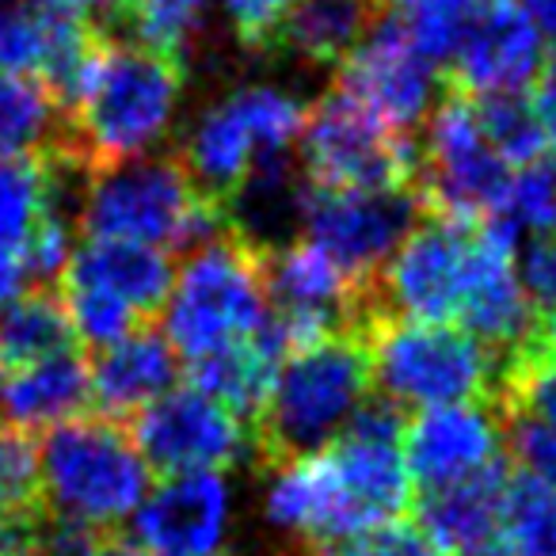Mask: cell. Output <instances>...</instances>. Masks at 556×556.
<instances>
[{
  "instance_id": "3957f363",
  "label": "cell",
  "mask_w": 556,
  "mask_h": 556,
  "mask_svg": "<svg viewBox=\"0 0 556 556\" xmlns=\"http://www.w3.org/2000/svg\"><path fill=\"white\" fill-rule=\"evenodd\" d=\"M85 240H130L149 248H194L225 237V210L202 199L176 156H130L88 172L77 206Z\"/></svg>"
},
{
  "instance_id": "484cf974",
  "label": "cell",
  "mask_w": 556,
  "mask_h": 556,
  "mask_svg": "<svg viewBox=\"0 0 556 556\" xmlns=\"http://www.w3.org/2000/svg\"><path fill=\"white\" fill-rule=\"evenodd\" d=\"M202 12H206V0H123L118 24L126 27V39L187 62L191 47L199 42Z\"/></svg>"
},
{
  "instance_id": "bcb514c9",
  "label": "cell",
  "mask_w": 556,
  "mask_h": 556,
  "mask_svg": "<svg viewBox=\"0 0 556 556\" xmlns=\"http://www.w3.org/2000/svg\"><path fill=\"white\" fill-rule=\"evenodd\" d=\"M0 366H4V358H0Z\"/></svg>"
},
{
  "instance_id": "8992f818",
  "label": "cell",
  "mask_w": 556,
  "mask_h": 556,
  "mask_svg": "<svg viewBox=\"0 0 556 556\" xmlns=\"http://www.w3.org/2000/svg\"><path fill=\"white\" fill-rule=\"evenodd\" d=\"M267 320L263 255L232 232L194 248L164 305V336L179 358L210 355L255 336Z\"/></svg>"
},
{
  "instance_id": "b9f144b4",
  "label": "cell",
  "mask_w": 556,
  "mask_h": 556,
  "mask_svg": "<svg viewBox=\"0 0 556 556\" xmlns=\"http://www.w3.org/2000/svg\"><path fill=\"white\" fill-rule=\"evenodd\" d=\"M530 348L538 351V355H545V358H553V363H556V313H548L545 320L538 317V328H533Z\"/></svg>"
},
{
  "instance_id": "9c48e42d",
  "label": "cell",
  "mask_w": 556,
  "mask_h": 556,
  "mask_svg": "<svg viewBox=\"0 0 556 556\" xmlns=\"http://www.w3.org/2000/svg\"><path fill=\"white\" fill-rule=\"evenodd\" d=\"M477 260V225L427 214L374 278V305L389 320H457Z\"/></svg>"
},
{
  "instance_id": "e0dca14e",
  "label": "cell",
  "mask_w": 556,
  "mask_h": 556,
  "mask_svg": "<svg viewBox=\"0 0 556 556\" xmlns=\"http://www.w3.org/2000/svg\"><path fill=\"white\" fill-rule=\"evenodd\" d=\"M62 282L118 298L126 309L153 325L156 313L168 305L176 270H172V255L161 248L130 244V240H85L80 248H73Z\"/></svg>"
},
{
  "instance_id": "836d02e7",
  "label": "cell",
  "mask_w": 556,
  "mask_h": 556,
  "mask_svg": "<svg viewBox=\"0 0 556 556\" xmlns=\"http://www.w3.org/2000/svg\"><path fill=\"white\" fill-rule=\"evenodd\" d=\"M500 419H503V434H507V450L518 469H522V477H533L541 484L556 488V431H548V427L522 416H500Z\"/></svg>"
},
{
  "instance_id": "7bdbcfd3",
  "label": "cell",
  "mask_w": 556,
  "mask_h": 556,
  "mask_svg": "<svg viewBox=\"0 0 556 556\" xmlns=\"http://www.w3.org/2000/svg\"><path fill=\"white\" fill-rule=\"evenodd\" d=\"M88 556H141V548L134 545V541H126L123 533L108 530L100 541H96V548Z\"/></svg>"
},
{
  "instance_id": "30bf717a",
  "label": "cell",
  "mask_w": 556,
  "mask_h": 556,
  "mask_svg": "<svg viewBox=\"0 0 556 556\" xmlns=\"http://www.w3.org/2000/svg\"><path fill=\"white\" fill-rule=\"evenodd\" d=\"M427 217L412 187L404 191H328L309 184L302 240L328 255L355 282H374L389 255Z\"/></svg>"
},
{
  "instance_id": "1f68e13d",
  "label": "cell",
  "mask_w": 556,
  "mask_h": 556,
  "mask_svg": "<svg viewBox=\"0 0 556 556\" xmlns=\"http://www.w3.org/2000/svg\"><path fill=\"white\" fill-rule=\"evenodd\" d=\"M58 294H62L65 313H70L73 336H77L80 343H88V348H96V351L111 348V343L126 340V336H134L138 328L149 325V320H141L134 309H126L118 298L100 294V290L70 287V282H62V287H58Z\"/></svg>"
},
{
  "instance_id": "277c9868",
  "label": "cell",
  "mask_w": 556,
  "mask_h": 556,
  "mask_svg": "<svg viewBox=\"0 0 556 556\" xmlns=\"http://www.w3.org/2000/svg\"><path fill=\"white\" fill-rule=\"evenodd\" d=\"M366 348L378 396L401 412L469 401L495 404L503 358L465 328L378 317L366 332Z\"/></svg>"
},
{
  "instance_id": "ba28073f",
  "label": "cell",
  "mask_w": 556,
  "mask_h": 556,
  "mask_svg": "<svg viewBox=\"0 0 556 556\" xmlns=\"http://www.w3.org/2000/svg\"><path fill=\"white\" fill-rule=\"evenodd\" d=\"M510 187V168L488 146L472 100L446 85V100L434 108L419 146L416 194L427 214L480 225L500 214Z\"/></svg>"
},
{
  "instance_id": "4dcf8cb0",
  "label": "cell",
  "mask_w": 556,
  "mask_h": 556,
  "mask_svg": "<svg viewBox=\"0 0 556 556\" xmlns=\"http://www.w3.org/2000/svg\"><path fill=\"white\" fill-rule=\"evenodd\" d=\"M500 222L518 232H533L538 240L556 237V161H533L518 176H510L507 199L500 206Z\"/></svg>"
},
{
  "instance_id": "d590c367",
  "label": "cell",
  "mask_w": 556,
  "mask_h": 556,
  "mask_svg": "<svg viewBox=\"0 0 556 556\" xmlns=\"http://www.w3.org/2000/svg\"><path fill=\"white\" fill-rule=\"evenodd\" d=\"M522 287L533 305L556 313V237L533 240L522 255Z\"/></svg>"
},
{
  "instance_id": "8fae6325",
  "label": "cell",
  "mask_w": 556,
  "mask_h": 556,
  "mask_svg": "<svg viewBox=\"0 0 556 556\" xmlns=\"http://www.w3.org/2000/svg\"><path fill=\"white\" fill-rule=\"evenodd\" d=\"M126 431L149 469L164 477L229 469L252 450V431L229 408L191 386L164 393L146 412H138Z\"/></svg>"
},
{
  "instance_id": "6da1fadb",
  "label": "cell",
  "mask_w": 556,
  "mask_h": 556,
  "mask_svg": "<svg viewBox=\"0 0 556 556\" xmlns=\"http://www.w3.org/2000/svg\"><path fill=\"white\" fill-rule=\"evenodd\" d=\"M187 62L134 39H118L108 27L96 65L65 115L58 156L80 168L146 156L172 130L179 96H184Z\"/></svg>"
},
{
  "instance_id": "d6986e66",
  "label": "cell",
  "mask_w": 556,
  "mask_h": 556,
  "mask_svg": "<svg viewBox=\"0 0 556 556\" xmlns=\"http://www.w3.org/2000/svg\"><path fill=\"white\" fill-rule=\"evenodd\" d=\"M260 156L267 153H263L237 96H229V100H222L217 108H206L194 118L191 130L179 141L176 161L184 164V172L199 187L202 199L225 206V199L244 184V176Z\"/></svg>"
},
{
  "instance_id": "4316f807",
  "label": "cell",
  "mask_w": 556,
  "mask_h": 556,
  "mask_svg": "<svg viewBox=\"0 0 556 556\" xmlns=\"http://www.w3.org/2000/svg\"><path fill=\"white\" fill-rule=\"evenodd\" d=\"M47 507L42 454L31 431L0 424V526H16Z\"/></svg>"
},
{
  "instance_id": "83f0119b",
  "label": "cell",
  "mask_w": 556,
  "mask_h": 556,
  "mask_svg": "<svg viewBox=\"0 0 556 556\" xmlns=\"http://www.w3.org/2000/svg\"><path fill=\"white\" fill-rule=\"evenodd\" d=\"M500 416H522L556 431V363L533 348L518 351L503 363L500 389H495Z\"/></svg>"
},
{
  "instance_id": "603a6c76",
  "label": "cell",
  "mask_w": 556,
  "mask_h": 556,
  "mask_svg": "<svg viewBox=\"0 0 556 556\" xmlns=\"http://www.w3.org/2000/svg\"><path fill=\"white\" fill-rule=\"evenodd\" d=\"M73 343L77 336H73L65 302L50 287H27L0 317V358L9 370L42 363L50 355H65L73 351Z\"/></svg>"
},
{
  "instance_id": "5bb4252c",
  "label": "cell",
  "mask_w": 556,
  "mask_h": 556,
  "mask_svg": "<svg viewBox=\"0 0 556 556\" xmlns=\"http://www.w3.org/2000/svg\"><path fill=\"white\" fill-rule=\"evenodd\" d=\"M500 439L503 419L488 401L427 408L404 427V462L412 480L424 488H442L488 469Z\"/></svg>"
},
{
  "instance_id": "5b68a950",
  "label": "cell",
  "mask_w": 556,
  "mask_h": 556,
  "mask_svg": "<svg viewBox=\"0 0 556 556\" xmlns=\"http://www.w3.org/2000/svg\"><path fill=\"white\" fill-rule=\"evenodd\" d=\"M42 495L58 515L80 518L100 530H115L149 495V465L138 454L126 424L80 416L47 431Z\"/></svg>"
},
{
  "instance_id": "ab89813d",
  "label": "cell",
  "mask_w": 556,
  "mask_h": 556,
  "mask_svg": "<svg viewBox=\"0 0 556 556\" xmlns=\"http://www.w3.org/2000/svg\"><path fill=\"white\" fill-rule=\"evenodd\" d=\"M518 9L530 16V24L538 27L541 39L556 42V0H522Z\"/></svg>"
},
{
  "instance_id": "9a60e30c",
  "label": "cell",
  "mask_w": 556,
  "mask_h": 556,
  "mask_svg": "<svg viewBox=\"0 0 556 556\" xmlns=\"http://www.w3.org/2000/svg\"><path fill=\"white\" fill-rule=\"evenodd\" d=\"M229 526V488L217 472H179L138 507V541L153 556H217Z\"/></svg>"
},
{
  "instance_id": "cb8c5ba5",
  "label": "cell",
  "mask_w": 556,
  "mask_h": 556,
  "mask_svg": "<svg viewBox=\"0 0 556 556\" xmlns=\"http://www.w3.org/2000/svg\"><path fill=\"white\" fill-rule=\"evenodd\" d=\"M65 118L42 80L0 73V156L42 161L62 146Z\"/></svg>"
},
{
  "instance_id": "7a4b0ae2",
  "label": "cell",
  "mask_w": 556,
  "mask_h": 556,
  "mask_svg": "<svg viewBox=\"0 0 556 556\" xmlns=\"http://www.w3.org/2000/svg\"><path fill=\"white\" fill-rule=\"evenodd\" d=\"M370 348L363 332H336L290 351L252 424L255 462L278 469L325 454L370 401Z\"/></svg>"
},
{
  "instance_id": "d4e9b609",
  "label": "cell",
  "mask_w": 556,
  "mask_h": 556,
  "mask_svg": "<svg viewBox=\"0 0 556 556\" xmlns=\"http://www.w3.org/2000/svg\"><path fill=\"white\" fill-rule=\"evenodd\" d=\"M50 206L47 161H12L0 156V252L20 255L35 222Z\"/></svg>"
},
{
  "instance_id": "ffe728a7",
  "label": "cell",
  "mask_w": 556,
  "mask_h": 556,
  "mask_svg": "<svg viewBox=\"0 0 556 556\" xmlns=\"http://www.w3.org/2000/svg\"><path fill=\"white\" fill-rule=\"evenodd\" d=\"M389 0H294L267 50L290 54L313 70H340L381 24Z\"/></svg>"
},
{
  "instance_id": "d6a6232c",
  "label": "cell",
  "mask_w": 556,
  "mask_h": 556,
  "mask_svg": "<svg viewBox=\"0 0 556 556\" xmlns=\"http://www.w3.org/2000/svg\"><path fill=\"white\" fill-rule=\"evenodd\" d=\"M287 556H442L439 548L427 541V533L419 530L416 522H386V526H374L366 533H355V538H343V541H298Z\"/></svg>"
},
{
  "instance_id": "44dd1931",
  "label": "cell",
  "mask_w": 556,
  "mask_h": 556,
  "mask_svg": "<svg viewBox=\"0 0 556 556\" xmlns=\"http://www.w3.org/2000/svg\"><path fill=\"white\" fill-rule=\"evenodd\" d=\"M88 404H92V378L77 351L16 366L0 381V419L31 434L80 419Z\"/></svg>"
},
{
  "instance_id": "f546056e",
  "label": "cell",
  "mask_w": 556,
  "mask_h": 556,
  "mask_svg": "<svg viewBox=\"0 0 556 556\" xmlns=\"http://www.w3.org/2000/svg\"><path fill=\"white\" fill-rule=\"evenodd\" d=\"M469 100L488 146L503 156L507 168H526V164L538 161L541 146H545V134H541V123L533 115V103H526L518 92L469 96Z\"/></svg>"
},
{
  "instance_id": "ac0fdd59",
  "label": "cell",
  "mask_w": 556,
  "mask_h": 556,
  "mask_svg": "<svg viewBox=\"0 0 556 556\" xmlns=\"http://www.w3.org/2000/svg\"><path fill=\"white\" fill-rule=\"evenodd\" d=\"M510 472L503 462L472 472L465 480L442 488H427L416 503L419 530L427 533L439 553H472L484 548L503 530V507H507Z\"/></svg>"
},
{
  "instance_id": "4fadbf2b",
  "label": "cell",
  "mask_w": 556,
  "mask_h": 556,
  "mask_svg": "<svg viewBox=\"0 0 556 556\" xmlns=\"http://www.w3.org/2000/svg\"><path fill=\"white\" fill-rule=\"evenodd\" d=\"M446 85L462 96L522 92L541 73V35L518 4L492 0L465 20Z\"/></svg>"
},
{
  "instance_id": "f1b7e54d",
  "label": "cell",
  "mask_w": 556,
  "mask_h": 556,
  "mask_svg": "<svg viewBox=\"0 0 556 556\" xmlns=\"http://www.w3.org/2000/svg\"><path fill=\"white\" fill-rule=\"evenodd\" d=\"M500 533L515 556H556V488L533 477H510Z\"/></svg>"
},
{
  "instance_id": "ee69618b",
  "label": "cell",
  "mask_w": 556,
  "mask_h": 556,
  "mask_svg": "<svg viewBox=\"0 0 556 556\" xmlns=\"http://www.w3.org/2000/svg\"><path fill=\"white\" fill-rule=\"evenodd\" d=\"M462 556H515V553H507V548H472V553H462Z\"/></svg>"
},
{
  "instance_id": "60d3db41",
  "label": "cell",
  "mask_w": 556,
  "mask_h": 556,
  "mask_svg": "<svg viewBox=\"0 0 556 556\" xmlns=\"http://www.w3.org/2000/svg\"><path fill=\"white\" fill-rule=\"evenodd\" d=\"M408 9H431V12H450V16H472L492 0H401Z\"/></svg>"
},
{
  "instance_id": "74e56055",
  "label": "cell",
  "mask_w": 556,
  "mask_h": 556,
  "mask_svg": "<svg viewBox=\"0 0 556 556\" xmlns=\"http://www.w3.org/2000/svg\"><path fill=\"white\" fill-rule=\"evenodd\" d=\"M24 263L20 255L0 252V309H9V302H16L24 294Z\"/></svg>"
},
{
  "instance_id": "8d00e7d4",
  "label": "cell",
  "mask_w": 556,
  "mask_h": 556,
  "mask_svg": "<svg viewBox=\"0 0 556 556\" xmlns=\"http://www.w3.org/2000/svg\"><path fill=\"white\" fill-rule=\"evenodd\" d=\"M533 115L541 123V134L545 141L556 149V54L541 65L538 73V92H533Z\"/></svg>"
},
{
  "instance_id": "2e32d148",
  "label": "cell",
  "mask_w": 556,
  "mask_h": 556,
  "mask_svg": "<svg viewBox=\"0 0 556 556\" xmlns=\"http://www.w3.org/2000/svg\"><path fill=\"white\" fill-rule=\"evenodd\" d=\"M88 378H92L96 416L130 424L138 412H146L149 404L176 389L179 355L168 343V336L146 325L126 340L103 348L88 363Z\"/></svg>"
},
{
  "instance_id": "7c38bea8",
  "label": "cell",
  "mask_w": 556,
  "mask_h": 556,
  "mask_svg": "<svg viewBox=\"0 0 556 556\" xmlns=\"http://www.w3.org/2000/svg\"><path fill=\"white\" fill-rule=\"evenodd\" d=\"M351 100H358L374 118L396 134H408L431 115L439 88L446 77L434 62H427L408 39L401 16L386 12L381 24L366 35V42L340 65V85Z\"/></svg>"
},
{
  "instance_id": "f6af8a7d",
  "label": "cell",
  "mask_w": 556,
  "mask_h": 556,
  "mask_svg": "<svg viewBox=\"0 0 556 556\" xmlns=\"http://www.w3.org/2000/svg\"><path fill=\"white\" fill-rule=\"evenodd\" d=\"M0 556H9V541H4V530H0Z\"/></svg>"
},
{
  "instance_id": "e575fe53",
  "label": "cell",
  "mask_w": 556,
  "mask_h": 556,
  "mask_svg": "<svg viewBox=\"0 0 556 556\" xmlns=\"http://www.w3.org/2000/svg\"><path fill=\"white\" fill-rule=\"evenodd\" d=\"M222 4L240 42L248 50H267L270 35L282 24L294 0H222Z\"/></svg>"
},
{
  "instance_id": "7402d4cb",
  "label": "cell",
  "mask_w": 556,
  "mask_h": 556,
  "mask_svg": "<svg viewBox=\"0 0 556 556\" xmlns=\"http://www.w3.org/2000/svg\"><path fill=\"white\" fill-rule=\"evenodd\" d=\"M282 358H287V348H282L275 328L263 320L260 332L248 336V340H237L229 348H217L210 355L187 363V378H191V389H199L210 401L229 408L252 431L255 416H260L263 401H267L270 386H275Z\"/></svg>"
},
{
  "instance_id": "52a82bcc",
  "label": "cell",
  "mask_w": 556,
  "mask_h": 556,
  "mask_svg": "<svg viewBox=\"0 0 556 556\" xmlns=\"http://www.w3.org/2000/svg\"><path fill=\"white\" fill-rule=\"evenodd\" d=\"M302 172L328 191H416L419 146L408 134L389 130L343 88L325 92L298 134Z\"/></svg>"
},
{
  "instance_id": "f35d334b",
  "label": "cell",
  "mask_w": 556,
  "mask_h": 556,
  "mask_svg": "<svg viewBox=\"0 0 556 556\" xmlns=\"http://www.w3.org/2000/svg\"><path fill=\"white\" fill-rule=\"evenodd\" d=\"M42 9H54L65 12V16H80V20H92L96 12H118L123 0H35Z\"/></svg>"
}]
</instances>
